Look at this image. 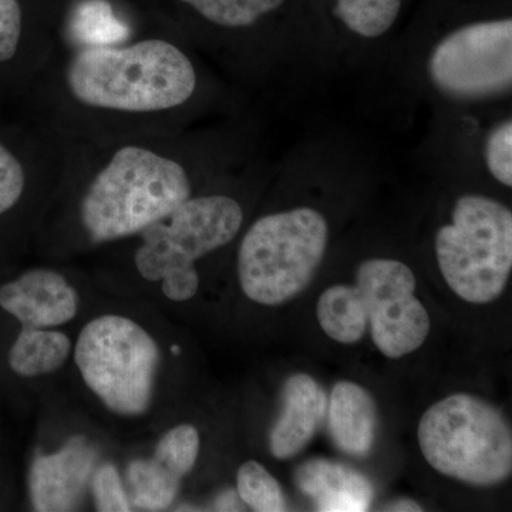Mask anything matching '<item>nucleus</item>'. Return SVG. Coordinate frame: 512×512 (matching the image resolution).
Segmentation results:
<instances>
[{
  "instance_id": "1",
  "label": "nucleus",
  "mask_w": 512,
  "mask_h": 512,
  "mask_svg": "<svg viewBox=\"0 0 512 512\" xmlns=\"http://www.w3.org/2000/svg\"><path fill=\"white\" fill-rule=\"evenodd\" d=\"M66 83L84 106L156 113L187 103L197 89V72L173 43L147 39L127 46L84 47L67 67Z\"/></svg>"
},
{
  "instance_id": "2",
  "label": "nucleus",
  "mask_w": 512,
  "mask_h": 512,
  "mask_svg": "<svg viewBox=\"0 0 512 512\" xmlns=\"http://www.w3.org/2000/svg\"><path fill=\"white\" fill-rule=\"evenodd\" d=\"M191 197L187 171L171 158L137 146L116 151L82 202V221L94 242L141 234Z\"/></svg>"
},
{
  "instance_id": "3",
  "label": "nucleus",
  "mask_w": 512,
  "mask_h": 512,
  "mask_svg": "<svg viewBox=\"0 0 512 512\" xmlns=\"http://www.w3.org/2000/svg\"><path fill=\"white\" fill-rule=\"evenodd\" d=\"M421 453L437 473L476 487H493L512 473V434L503 413L467 393L430 407L419 424Z\"/></svg>"
},
{
  "instance_id": "4",
  "label": "nucleus",
  "mask_w": 512,
  "mask_h": 512,
  "mask_svg": "<svg viewBox=\"0 0 512 512\" xmlns=\"http://www.w3.org/2000/svg\"><path fill=\"white\" fill-rule=\"evenodd\" d=\"M328 239V222L313 208L259 218L239 247L242 291L261 305L292 301L311 285L325 258Z\"/></svg>"
},
{
  "instance_id": "5",
  "label": "nucleus",
  "mask_w": 512,
  "mask_h": 512,
  "mask_svg": "<svg viewBox=\"0 0 512 512\" xmlns=\"http://www.w3.org/2000/svg\"><path fill=\"white\" fill-rule=\"evenodd\" d=\"M441 275L466 302L484 305L500 298L512 271V214L484 195H463L450 224L436 234Z\"/></svg>"
},
{
  "instance_id": "6",
  "label": "nucleus",
  "mask_w": 512,
  "mask_h": 512,
  "mask_svg": "<svg viewBox=\"0 0 512 512\" xmlns=\"http://www.w3.org/2000/svg\"><path fill=\"white\" fill-rule=\"evenodd\" d=\"M84 382L111 412L146 413L153 399L160 350L133 320L104 315L80 333L74 352Z\"/></svg>"
},
{
  "instance_id": "7",
  "label": "nucleus",
  "mask_w": 512,
  "mask_h": 512,
  "mask_svg": "<svg viewBox=\"0 0 512 512\" xmlns=\"http://www.w3.org/2000/svg\"><path fill=\"white\" fill-rule=\"evenodd\" d=\"M244 221L241 205L227 195L188 198L163 221L141 232L136 266L147 281H161L222 248L238 234Z\"/></svg>"
},
{
  "instance_id": "8",
  "label": "nucleus",
  "mask_w": 512,
  "mask_h": 512,
  "mask_svg": "<svg viewBox=\"0 0 512 512\" xmlns=\"http://www.w3.org/2000/svg\"><path fill=\"white\" fill-rule=\"evenodd\" d=\"M429 77L457 101L490 99L512 86V19L483 20L448 33L429 57Z\"/></svg>"
},
{
  "instance_id": "9",
  "label": "nucleus",
  "mask_w": 512,
  "mask_h": 512,
  "mask_svg": "<svg viewBox=\"0 0 512 512\" xmlns=\"http://www.w3.org/2000/svg\"><path fill=\"white\" fill-rule=\"evenodd\" d=\"M355 286L373 342L384 356L399 359L426 342L430 316L414 295L416 276L409 266L394 259H367L357 268Z\"/></svg>"
},
{
  "instance_id": "10",
  "label": "nucleus",
  "mask_w": 512,
  "mask_h": 512,
  "mask_svg": "<svg viewBox=\"0 0 512 512\" xmlns=\"http://www.w3.org/2000/svg\"><path fill=\"white\" fill-rule=\"evenodd\" d=\"M200 434L191 424H181L158 441L150 460H137L128 467L133 503L146 511L170 507L181 481L197 463Z\"/></svg>"
},
{
  "instance_id": "11",
  "label": "nucleus",
  "mask_w": 512,
  "mask_h": 512,
  "mask_svg": "<svg viewBox=\"0 0 512 512\" xmlns=\"http://www.w3.org/2000/svg\"><path fill=\"white\" fill-rule=\"evenodd\" d=\"M96 453L83 440L70 441L59 453L39 456L30 470V497L36 511H72L93 473Z\"/></svg>"
},
{
  "instance_id": "12",
  "label": "nucleus",
  "mask_w": 512,
  "mask_h": 512,
  "mask_svg": "<svg viewBox=\"0 0 512 512\" xmlns=\"http://www.w3.org/2000/svg\"><path fill=\"white\" fill-rule=\"evenodd\" d=\"M0 306L23 326L46 329L76 316L77 295L62 275L36 269L2 286Z\"/></svg>"
},
{
  "instance_id": "13",
  "label": "nucleus",
  "mask_w": 512,
  "mask_h": 512,
  "mask_svg": "<svg viewBox=\"0 0 512 512\" xmlns=\"http://www.w3.org/2000/svg\"><path fill=\"white\" fill-rule=\"evenodd\" d=\"M282 410L269 434V448L278 460H288L311 443L328 410L320 384L309 375H293L282 389Z\"/></svg>"
},
{
  "instance_id": "14",
  "label": "nucleus",
  "mask_w": 512,
  "mask_h": 512,
  "mask_svg": "<svg viewBox=\"0 0 512 512\" xmlns=\"http://www.w3.org/2000/svg\"><path fill=\"white\" fill-rule=\"evenodd\" d=\"M326 413L330 436L340 451L352 457H366L372 451L379 430L372 394L353 382L336 383Z\"/></svg>"
},
{
  "instance_id": "15",
  "label": "nucleus",
  "mask_w": 512,
  "mask_h": 512,
  "mask_svg": "<svg viewBox=\"0 0 512 512\" xmlns=\"http://www.w3.org/2000/svg\"><path fill=\"white\" fill-rule=\"evenodd\" d=\"M298 487L319 511H367L373 501L369 480L352 468L329 460H309L296 473Z\"/></svg>"
},
{
  "instance_id": "16",
  "label": "nucleus",
  "mask_w": 512,
  "mask_h": 512,
  "mask_svg": "<svg viewBox=\"0 0 512 512\" xmlns=\"http://www.w3.org/2000/svg\"><path fill=\"white\" fill-rule=\"evenodd\" d=\"M316 313L323 332L343 345L359 342L369 328L365 305L356 286H330L320 295Z\"/></svg>"
},
{
  "instance_id": "17",
  "label": "nucleus",
  "mask_w": 512,
  "mask_h": 512,
  "mask_svg": "<svg viewBox=\"0 0 512 512\" xmlns=\"http://www.w3.org/2000/svg\"><path fill=\"white\" fill-rule=\"evenodd\" d=\"M70 340L64 333L23 326L9 353L13 372L36 377L56 372L69 359Z\"/></svg>"
},
{
  "instance_id": "18",
  "label": "nucleus",
  "mask_w": 512,
  "mask_h": 512,
  "mask_svg": "<svg viewBox=\"0 0 512 512\" xmlns=\"http://www.w3.org/2000/svg\"><path fill=\"white\" fill-rule=\"evenodd\" d=\"M403 0H336L335 16L350 32L377 39L393 28Z\"/></svg>"
},
{
  "instance_id": "19",
  "label": "nucleus",
  "mask_w": 512,
  "mask_h": 512,
  "mask_svg": "<svg viewBox=\"0 0 512 512\" xmlns=\"http://www.w3.org/2000/svg\"><path fill=\"white\" fill-rule=\"evenodd\" d=\"M202 18L222 28L239 29L255 25L275 12L285 0H180Z\"/></svg>"
},
{
  "instance_id": "20",
  "label": "nucleus",
  "mask_w": 512,
  "mask_h": 512,
  "mask_svg": "<svg viewBox=\"0 0 512 512\" xmlns=\"http://www.w3.org/2000/svg\"><path fill=\"white\" fill-rule=\"evenodd\" d=\"M238 497L254 511L282 512L288 510L281 485L268 470L256 461H247L238 470Z\"/></svg>"
},
{
  "instance_id": "21",
  "label": "nucleus",
  "mask_w": 512,
  "mask_h": 512,
  "mask_svg": "<svg viewBox=\"0 0 512 512\" xmlns=\"http://www.w3.org/2000/svg\"><path fill=\"white\" fill-rule=\"evenodd\" d=\"M488 171L498 183L512 187V121H501L488 133L484 144Z\"/></svg>"
},
{
  "instance_id": "22",
  "label": "nucleus",
  "mask_w": 512,
  "mask_h": 512,
  "mask_svg": "<svg viewBox=\"0 0 512 512\" xmlns=\"http://www.w3.org/2000/svg\"><path fill=\"white\" fill-rule=\"evenodd\" d=\"M94 498L99 511H130L127 495L121 484L119 471L107 464L97 470L93 480Z\"/></svg>"
},
{
  "instance_id": "23",
  "label": "nucleus",
  "mask_w": 512,
  "mask_h": 512,
  "mask_svg": "<svg viewBox=\"0 0 512 512\" xmlns=\"http://www.w3.org/2000/svg\"><path fill=\"white\" fill-rule=\"evenodd\" d=\"M25 170L18 158L0 144V214L15 207L25 190Z\"/></svg>"
},
{
  "instance_id": "24",
  "label": "nucleus",
  "mask_w": 512,
  "mask_h": 512,
  "mask_svg": "<svg viewBox=\"0 0 512 512\" xmlns=\"http://www.w3.org/2000/svg\"><path fill=\"white\" fill-rule=\"evenodd\" d=\"M23 32V12L18 0H0V63L15 57Z\"/></svg>"
},
{
  "instance_id": "25",
  "label": "nucleus",
  "mask_w": 512,
  "mask_h": 512,
  "mask_svg": "<svg viewBox=\"0 0 512 512\" xmlns=\"http://www.w3.org/2000/svg\"><path fill=\"white\" fill-rule=\"evenodd\" d=\"M161 281H163L164 295L174 302L188 301L197 293L198 286H200V276L195 268L173 272Z\"/></svg>"
},
{
  "instance_id": "26",
  "label": "nucleus",
  "mask_w": 512,
  "mask_h": 512,
  "mask_svg": "<svg viewBox=\"0 0 512 512\" xmlns=\"http://www.w3.org/2000/svg\"><path fill=\"white\" fill-rule=\"evenodd\" d=\"M235 498H237V494L232 493V491H229L227 494H222L217 503L218 510H237V508L234 507V505H237Z\"/></svg>"
},
{
  "instance_id": "27",
  "label": "nucleus",
  "mask_w": 512,
  "mask_h": 512,
  "mask_svg": "<svg viewBox=\"0 0 512 512\" xmlns=\"http://www.w3.org/2000/svg\"><path fill=\"white\" fill-rule=\"evenodd\" d=\"M390 510L393 511H421L420 505L416 503H412V501H400V503H396L392 505Z\"/></svg>"
}]
</instances>
